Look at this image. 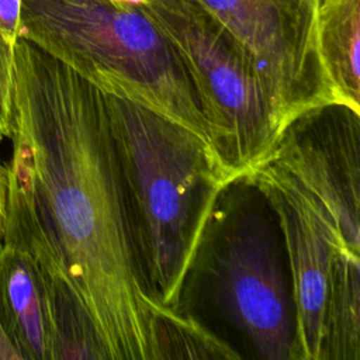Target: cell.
<instances>
[{
  "label": "cell",
  "mask_w": 360,
  "mask_h": 360,
  "mask_svg": "<svg viewBox=\"0 0 360 360\" xmlns=\"http://www.w3.org/2000/svg\"><path fill=\"white\" fill-rule=\"evenodd\" d=\"M10 138L3 243L66 285L105 360L218 354L221 339L146 285L104 93L21 37Z\"/></svg>",
  "instance_id": "cell-1"
},
{
  "label": "cell",
  "mask_w": 360,
  "mask_h": 360,
  "mask_svg": "<svg viewBox=\"0 0 360 360\" xmlns=\"http://www.w3.org/2000/svg\"><path fill=\"white\" fill-rule=\"evenodd\" d=\"M104 97L146 285L160 304L180 311L217 202L235 181L187 128L129 100Z\"/></svg>",
  "instance_id": "cell-2"
},
{
  "label": "cell",
  "mask_w": 360,
  "mask_h": 360,
  "mask_svg": "<svg viewBox=\"0 0 360 360\" xmlns=\"http://www.w3.org/2000/svg\"><path fill=\"white\" fill-rule=\"evenodd\" d=\"M18 37L68 65L104 94L141 104L214 149L183 58L139 4L21 0Z\"/></svg>",
  "instance_id": "cell-3"
},
{
  "label": "cell",
  "mask_w": 360,
  "mask_h": 360,
  "mask_svg": "<svg viewBox=\"0 0 360 360\" xmlns=\"http://www.w3.org/2000/svg\"><path fill=\"white\" fill-rule=\"evenodd\" d=\"M281 229L292 277L297 360L360 357V255L285 170L267 160L245 179Z\"/></svg>",
  "instance_id": "cell-4"
},
{
  "label": "cell",
  "mask_w": 360,
  "mask_h": 360,
  "mask_svg": "<svg viewBox=\"0 0 360 360\" xmlns=\"http://www.w3.org/2000/svg\"><path fill=\"white\" fill-rule=\"evenodd\" d=\"M183 58L214 149L233 181L266 163L287 124L256 65L239 41L197 0L139 4Z\"/></svg>",
  "instance_id": "cell-5"
},
{
  "label": "cell",
  "mask_w": 360,
  "mask_h": 360,
  "mask_svg": "<svg viewBox=\"0 0 360 360\" xmlns=\"http://www.w3.org/2000/svg\"><path fill=\"white\" fill-rule=\"evenodd\" d=\"M274 236L257 210L228 211L210 259L211 283L218 308L260 359L297 360L294 307Z\"/></svg>",
  "instance_id": "cell-6"
},
{
  "label": "cell",
  "mask_w": 360,
  "mask_h": 360,
  "mask_svg": "<svg viewBox=\"0 0 360 360\" xmlns=\"http://www.w3.org/2000/svg\"><path fill=\"white\" fill-rule=\"evenodd\" d=\"M245 48L287 127L336 105L315 39V0H197Z\"/></svg>",
  "instance_id": "cell-7"
},
{
  "label": "cell",
  "mask_w": 360,
  "mask_h": 360,
  "mask_svg": "<svg viewBox=\"0 0 360 360\" xmlns=\"http://www.w3.org/2000/svg\"><path fill=\"white\" fill-rule=\"evenodd\" d=\"M333 125L314 111L287 127L269 160L322 204L349 248L360 255L359 114L343 110Z\"/></svg>",
  "instance_id": "cell-8"
},
{
  "label": "cell",
  "mask_w": 360,
  "mask_h": 360,
  "mask_svg": "<svg viewBox=\"0 0 360 360\" xmlns=\"http://www.w3.org/2000/svg\"><path fill=\"white\" fill-rule=\"evenodd\" d=\"M0 291L24 360H53L52 280L27 252L0 245Z\"/></svg>",
  "instance_id": "cell-9"
},
{
  "label": "cell",
  "mask_w": 360,
  "mask_h": 360,
  "mask_svg": "<svg viewBox=\"0 0 360 360\" xmlns=\"http://www.w3.org/2000/svg\"><path fill=\"white\" fill-rule=\"evenodd\" d=\"M360 0H315L318 55L336 105L360 112Z\"/></svg>",
  "instance_id": "cell-10"
},
{
  "label": "cell",
  "mask_w": 360,
  "mask_h": 360,
  "mask_svg": "<svg viewBox=\"0 0 360 360\" xmlns=\"http://www.w3.org/2000/svg\"><path fill=\"white\" fill-rule=\"evenodd\" d=\"M21 0H0V141L10 138L14 90V48Z\"/></svg>",
  "instance_id": "cell-11"
},
{
  "label": "cell",
  "mask_w": 360,
  "mask_h": 360,
  "mask_svg": "<svg viewBox=\"0 0 360 360\" xmlns=\"http://www.w3.org/2000/svg\"><path fill=\"white\" fill-rule=\"evenodd\" d=\"M0 360H24L0 291Z\"/></svg>",
  "instance_id": "cell-12"
},
{
  "label": "cell",
  "mask_w": 360,
  "mask_h": 360,
  "mask_svg": "<svg viewBox=\"0 0 360 360\" xmlns=\"http://www.w3.org/2000/svg\"><path fill=\"white\" fill-rule=\"evenodd\" d=\"M4 208H6V170L0 162V245L3 243Z\"/></svg>",
  "instance_id": "cell-13"
},
{
  "label": "cell",
  "mask_w": 360,
  "mask_h": 360,
  "mask_svg": "<svg viewBox=\"0 0 360 360\" xmlns=\"http://www.w3.org/2000/svg\"><path fill=\"white\" fill-rule=\"evenodd\" d=\"M117 1H124V3H132V4H141L143 0H117Z\"/></svg>",
  "instance_id": "cell-14"
}]
</instances>
